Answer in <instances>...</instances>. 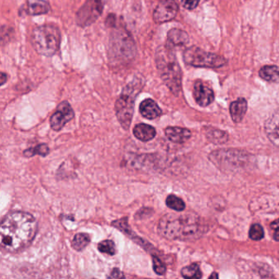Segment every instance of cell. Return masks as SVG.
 I'll use <instances>...</instances> for the list:
<instances>
[{
  "label": "cell",
  "instance_id": "obj_21",
  "mask_svg": "<svg viewBox=\"0 0 279 279\" xmlns=\"http://www.w3.org/2000/svg\"><path fill=\"white\" fill-rule=\"evenodd\" d=\"M181 274L185 279H201L202 272L198 264H191L189 266L184 267L181 270Z\"/></svg>",
  "mask_w": 279,
  "mask_h": 279
},
{
  "label": "cell",
  "instance_id": "obj_15",
  "mask_svg": "<svg viewBox=\"0 0 279 279\" xmlns=\"http://www.w3.org/2000/svg\"><path fill=\"white\" fill-rule=\"evenodd\" d=\"M133 135L138 140L143 142H149L155 138L156 131L152 126L147 124H138L134 126L133 130Z\"/></svg>",
  "mask_w": 279,
  "mask_h": 279
},
{
  "label": "cell",
  "instance_id": "obj_17",
  "mask_svg": "<svg viewBox=\"0 0 279 279\" xmlns=\"http://www.w3.org/2000/svg\"><path fill=\"white\" fill-rule=\"evenodd\" d=\"M50 11V4L45 0H31L27 6L29 15H42Z\"/></svg>",
  "mask_w": 279,
  "mask_h": 279
},
{
  "label": "cell",
  "instance_id": "obj_30",
  "mask_svg": "<svg viewBox=\"0 0 279 279\" xmlns=\"http://www.w3.org/2000/svg\"><path fill=\"white\" fill-rule=\"evenodd\" d=\"M7 80V75L4 72L1 73V85H3Z\"/></svg>",
  "mask_w": 279,
  "mask_h": 279
},
{
  "label": "cell",
  "instance_id": "obj_3",
  "mask_svg": "<svg viewBox=\"0 0 279 279\" xmlns=\"http://www.w3.org/2000/svg\"><path fill=\"white\" fill-rule=\"evenodd\" d=\"M156 67L166 86L175 94H178L182 86V70L173 49L161 46L156 50Z\"/></svg>",
  "mask_w": 279,
  "mask_h": 279
},
{
  "label": "cell",
  "instance_id": "obj_22",
  "mask_svg": "<svg viewBox=\"0 0 279 279\" xmlns=\"http://www.w3.org/2000/svg\"><path fill=\"white\" fill-rule=\"evenodd\" d=\"M166 205L169 208L176 211H183L185 210V203L181 198L175 195H170L166 198Z\"/></svg>",
  "mask_w": 279,
  "mask_h": 279
},
{
  "label": "cell",
  "instance_id": "obj_12",
  "mask_svg": "<svg viewBox=\"0 0 279 279\" xmlns=\"http://www.w3.org/2000/svg\"><path fill=\"white\" fill-rule=\"evenodd\" d=\"M139 111L144 118L153 120L161 116L162 111L156 101L152 99H148L142 101L139 106Z\"/></svg>",
  "mask_w": 279,
  "mask_h": 279
},
{
  "label": "cell",
  "instance_id": "obj_6",
  "mask_svg": "<svg viewBox=\"0 0 279 279\" xmlns=\"http://www.w3.org/2000/svg\"><path fill=\"white\" fill-rule=\"evenodd\" d=\"M183 60L186 64L195 67L219 68L226 64V59L220 55L205 52L198 47L188 48L183 52Z\"/></svg>",
  "mask_w": 279,
  "mask_h": 279
},
{
  "label": "cell",
  "instance_id": "obj_14",
  "mask_svg": "<svg viewBox=\"0 0 279 279\" xmlns=\"http://www.w3.org/2000/svg\"><path fill=\"white\" fill-rule=\"evenodd\" d=\"M165 133L169 140L176 144H183L191 138L190 130L180 127H168Z\"/></svg>",
  "mask_w": 279,
  "mask_h": 279
},
{
  "label": "cell",
  "instance_id": "obj_26",
  "mask_svg": "<svg viewBox=\"0 0 279 279\" xmlns=\"http://www.w3.org/2000/svg\"><path fill=\"white\" fill-rule=\"evenodd\" d=\"M152 264H153L154 271L158 275H163L166 271V267L163 262L159 259L158 257L152 255Z\"/></svg>",
  "mask_w": 279,
  "mask_h": 279
},
{
  "label": "cell",
  "instance_id": "obj_25",
  "mask_svg": "<svg viewBox=\"0 0 279 279\" xmlns=\"http://www.w3.org/2000/svg\"><path fill=\"white\" fill-rule=\"evenodd\" d=\"M264 236V229L259 225H252L249 232V237L251 239L254 241H259L261 240Z\"/></svg>",
  "mask_w": 279,
  "mask_h": 279
},
{
  "label": "cell",
  "instance_id": "obj_7",
  "mask_svg": "<svg viewBox=\"0 0 279 279\" xmlns=\"http://www.w3.org/2000/svg\"><path fill=\"white\" fill-rule=\"evenodd\" d=\"M102 0H88L77 13L76 22L81 25H89L99 18L102 9Z\"/></svg>",
  "mask_w": 279,
  "mask_h": 279
},
{
  "label": "cell",
  "instance_id": "obj_10",
  "mask_svg": "<svg viewBox=\"0 0 279 279\" xmlns=\"http://www.w3.org/2000/svg\"><path fill=\"white\" fill-rule=\"evenodd\" d=\"M193 96L197 103L201 106H209L215 99L212 89L201 80H198L194 84Z\"/></svg>",
  "mask_w": 279,
  "mask_h": 279
},
{
  "label": "cell",
  "instance_id": "obj_13",
  "mask_svg": "<svg viewBox=\"0 0 279 279\" xmlns=\"http://www.w3.org/2000/svg\"><path fill=\"white\" fill-rule=\"evenodd\" d=\"M189 40L188 35L185 31L179 29H172L167 35V46L174 49L175 47H182L187 45Z\"/></svg>",
  "mask_w": 279,
  "mask_h": 279
},
{
  "label": "cell",
  "instance_id": "obj_11",
  "mask_svg": "<svg viewBox=\"0 0 279 279\" xmlns=\"http://www.w3.org/2000/svg\"><path fill=\"white\" fill-rule=\"evenodd\" d=\"M264 128L269 140L279 148V109L269 116L265 122Z\"/></svg>",
  "mask_w": 279,
  "mask_h": 279
},
{
  "label": "cell",
  "instance_id": "obj_2",
  "mask_svg": "<svg viewBox=\"0 0 279 279\" xmlns=\"http://www.w3.org/2000/svg\"><path fill=\"white\" fill-rule=\"evenodd\" d=\"M157 231L167 239L191 241L203 234L204 226L195 213L167 214L159 221Z\"/></svg>",
  "mask_w": 279,
  "mask_h": 279
},
{
  "label": "cell",
  "instance_id": "obj_9",
  "mask_svg": "<svg viewBox=\"0 0 279 279\" xmlns=\"http://www.w3.org/2000/svg\"><path fill=\"white\" fill-rule=\"evenodd\" d=\"M73 109L68 101H62L57 106V111L50 118V126L55 131H59L74 117Z\"/></svg>",
  "mask_w": 279,
  "mask_h": 279
},
{
  "label": "cell",
  "instance_id": "obj_23",
  "mask_svg": "<svg viewBox=\"0 0 279 279\" xmlns=\"http://www.w3.org/2000/svg\"><path fill=\"white\" fill-rule=\"evenodd\" d=\"M50 153V149L46 144H43L37 145L35 148L28 149L24 151V156L26 157H31V156H35V155H41V156H47Z\"/></svg>",
  "mask_w": 279,
  "mask_h": 279
},
{
  "label": "cell",
  "instance_id": "obj_18",
  "mask_svg": "<svg viewBox=\"0 0 279 279\" xmlns=\"http://www.w3.org/2000/svg\"><path fill=\"white\" fill-rule=\"evenodd\" d=\"M261 79L270 83H279V67L277 66H264L259 70Z\"/></svg>",
  "mask_w": 279,
  "mask_h": 279
},
{
  "label": "cell",
  "instance_id": "obj_19",
  "mask_svg": "<svg viewBox=\"0 0 279 279\" xmlns=\"http://www.w3.org/2000/svg\"><path fill=\"white\" fill-rule=\"evenodd\" d=\"M205 137L215 144H225L228 141V134L225 132L214 128H205Z\"/></svg>",
  "mask_w": 279,
  "mask_h": 279
},
{
  "label": "cell",
  "instance_id": "obj_16",
  "mask_svg": "<svg viewBox=\"0 0 279 279\" xmlns=\"http://www.w3.org/2000/svg\"><path fill=\"white\" fill-rule=\"evenodd\" d=\"M247 111V101L245 99H238L230 105V114L235 123H239L244 118Z\"/></svg>",
  "mask_w": 279,
  "mask_h": 279
},
{
  "label": "cell",
  "instance_id": "obj_28",
  "mask_svg": "<svg viewBox=\"0 0 279 279\" xmlns=\"http://www.w3.org/2000/svg\"><path fill=\"white\" fill-rule=\"evenodd\" d=\"M271 228L275 230V233H274V239L276 241H279V219L274 221V223L271 224Z\"/></svg>",
  "mask_w": 279,
  "mask_h": 279
},
{
  "label": "cell",
  "instance_id": "obj_20",
  "mask_svg": "<svg viewBox=\"0 0 279 279\" xmlns=\"http://www.w3.org/2000/svg\"><path fill=\"white\" fill-rule=\"evenodd\" d=\"M90 242V236L87 233H77L72 240V246L77 252L84 250Z\"/></svg>",
  "mask_w": 279,
  "mask_h": 279
},
{
  "label": "cell",
  "instance_id": "obj_5",
  "mask_svg": "<svg viewBox=\"0 0 279 279\" xmlns=\"http://www.w3.org/2000/svg\"><path fill=\"white\" fill-rule=\"evenodd\" d=\"M60 42V30L54 25H40L33 30L31 43L39 54L46 57L54 55L59 49Z\"/></svg>",
  "mask_w": 279,
  "mask_h": 279
},
{
  "label": "cell",
  "instance_id": "obj_24",
  "mask_svg": "<svg viewBox=\"0 0 279 279\" xmlns=\"http://www.w3.org/2000/svg\"><path fill=\"white\" fill-rule=\"evenodd\" d=\"M98 249L101 253H105L109 255H114L116 253V246L111 240H104L100 242L98 246Z\"/></svg>",
  "mask_w": 279,
  "mask_h": 279
},
{
  "label": "cell",
  "instance_id": "obj_4",
  "mask_svg": "<svg viewBox=\"0 0 279 279\" xmlns=\"http://www.w3.org/2000/svg\"><path fill=\"white\" fill-rule=\"evenodd\" d=\"M143 85L144 84L141 79L135 78L124 88L121 96L116 101V116L121 126L126 130L128 129L130 126L136 97L141 91Z\"/></svg>",
  "mask_w": 279,
  "mask_h": 279
},
{
  "label": "cell",
  "instance_id": "obj_1",
  "mask_svg": "<svg viewBox=\"0 0 279 279\" xmlns=\"http://www.w3.org/2000/svg\"><path fill=\"white\" fill-rule=\"evenodd\" d=\"M37 231V221L29 213H9L0 225L1 247L12 253L21 252L30 246Z\"/></svg>",
  "mask_w": 279,
  "mask_h": 279
},
{
  "label": "cell",
  "instance_id": "obj_8",
  "mask_svg": "<svg viewBox=\"0 0 279 279\" xmlns=\"http://www.w3.org/2000/svg\"><path fill=\"white\" fill-rule=\"evenodd\" d=\"M178 11L177 0H161L154 11V21L158 24L170 22L176 18Z\"/></svg>",
  "mask_w": 279,
  "mask_h": 279
},
{
  "label": "cell",
  "instance_id": "obj_29",
  "mask_svg": "<svg viewBox=\"0 0 279 279\" xmlns=\"http://www.w3.org/2000/svg\"><path fill=\"white\" fill-rule=\"evenodd\" d=\"M124 277H125V275H124L118 269H114L113 270L111 271V275L109 276V278H112V279H121V278H124Z\"/></svg>",
  "mask_w": 279,
  "mask_h": 279
},
{
  "label": "cell",
  "instance_id": "obj_31",
  "mask_svg": "<svg viewBox=\"0 0 279 279\" xmlns=\"http://www.w3.org/2000/svg\"><path fill=\"white\" fill-rule=\"evenodd\" d=\"M210 278V279H211V278H218V274H212V275H211Z\"/></svg>",
  "mask_w": 279,
  "mask_h": 279
},
{
  "label": "cell",
  "instance_id": "obj_27",
  "mask_svg": "<svg viewBox=\"0 0 279 279\" xmlns=\"http://www.w3.org/2000/svg\"><path fill=\"white\" fill-rule=\"evenodd\" d=\"M200 0H182V5L188 10H193L198 7Z\"/></svg>",
  "mask_w": 279,
  "mask_h": 279
}]
</instances>
